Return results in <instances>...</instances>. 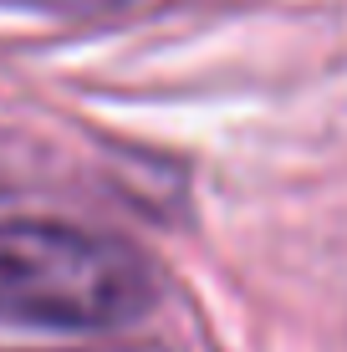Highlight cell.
Instances as JSON below:
<instances>
[{"label": "cell", "mask_w": 347, "mask_h": 352, "mask_svg": "<svg viewBox=\"0 0 347 352\" xmlns=\"http://www.w3.org/2000/svg\"><path fill=\"white\" fill-rule=\"evenodd\" d=\"M153 301V271L128 240L71 220H0V322L107 332Z\"/></svg>", "instance_id": "1"}, {"label": "cell", "mask_w": 347, "mask_h": 352, "mask_svg": "<svg viewBox=\"0 0 347 352\" xmlns=\"http://www.w3.org/2000/svg\"><path fill=\"white\" fill-rule=\"evenodd\" d=\"M0 6L52 10V16H92V10H117V6H128V0H0Z\"/></svg>", "instance_id": "2"}]
</instances>
